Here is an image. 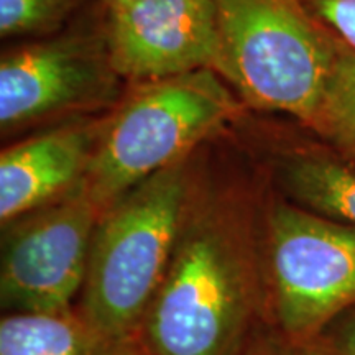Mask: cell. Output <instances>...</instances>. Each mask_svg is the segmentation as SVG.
I'll list each match as a JSON object with an SVG mask.
<instances>
[{"label": "cell", "mask_w": 355, "mask_h": 355, "mask_svg": "<svg viewBox=\"0 0 355 355\" xmlns=\"http://www.w3.org/2000/svg\"><path fill=\"white\" fill-rule=\"evenodd\" d=\"M220 30L217 73L248 112L279 114L308 127L339 42L301 0H214Z\"/></svg>", "instance_id": "277c9868"}, {"label": "cell", "mask_w": 355, "mask_h": 355, "mask_svg": "<svg viewBox=\"0 0 355 355\" xmlns=\"http://www.w3.org/2000/svg\"><path fill=\"white\" fill-rule=\"evenodd\" d=\"M301 3L332 38L355 51V0H301Z\"/></svg>", "instance_id": "5bb4252c"}, {"label": "cell", "mask_w": 355, "mask_h": 355, "mask_svg": "<svg viewBox=\"0 0 355 355\" xmlns=\"http://www.w3.org/2000/svg\"><path fill=\"white\" fill-rule=\"evenodd\" d=\"M300 355H331L326 349L322 347L318 340L308 343L304 345H300Z\"/></svg>", "instance_id": "2e32d148"}, {"label": "cell", "mask_w": 355, "mask_h": 355, "mask_svg": "<svg viewBox=\"0 0 355 355\" xmlns=\"http://www.w3.org/2000/svg\"><path fill=\"white\" fill-rule=\"evenodd\" d=\"M102 216L84 184L20 217L2 255L0 293L21 313H63L87 273L89 252Z\"/></svg>", "instance_id": "52a82bcc"}, {"label": "cell", "mask_w": 355, "mask_h": 355, "mask_svg": "<svg viewBox=\"0 0 355 355\" xmlns=\"http://www.w3.org/2000/svg\"><path fill=\"white\" fill-rule=\"evenodd\" d=\"M248 206L193 178L175 252L146 313L158 355H230L254 296Z\"/></svg>", "instance_id": "6da1fadb"}, {"label": "cell", "mask_w": 355, "mask_h": 355, "mask_svg": "<svg viewBox=\"0 0 355 355\" xmlns=\"http://www.w3.org/2000/svg\"><path fill=\"white\" fill-rule=\"evenodd\" d=\"M104 115L56 123L0 153V220H19L68 196L86 178Z\"/></svg>", "instance_id": "9c48e42d"}, {"label": "cell", "mask_w": 355, "mask_h": 355, "mask_svg": "<svg viewBox=\"0 0 355 355\" xmlns=\"http://www.w3.org/2000/svg\"><path fill=\"white\" fill-rule=\"evenodd\" d=\"M272 170L288 201L355 225V166L313 132L279 141Z\"/></svg>", "instance_id": "30bf717a"}, {"label": "cell", "mask_w": 355, "mask_h": 355, "mask_svg": "<svg viewBox=\"0 0 355 355\" xmlns=\"http://www.w3.org/2000/svg\"><path fill=\"white\" fill-rule=\"evenodd\" d=\"M193 178L189 155L101 216L84 279L86 321L101 340L122 339L148 313L183 227Z\"/></svg>", "instance_id": "3957f363"}, {"label": "cell", "mask_w": 355, "mask_h": 355, "mask_svg": "<svg viewBox=\"0 0 355 355\" xmlns=\"http://www.w3.org/2000/svg\"><path fill=\"white\" fill-rule=\"evenodd\" d=\"M97 339L63 313H21L2 319L0 355H94Z\"/></svg>", "instance_id": "8fae6325"}, {"label": "cell", "mask_w": 355, "mask_h": 355, "mask_svg": "<svg viewBox=\"0 0 355 355\" xmlns=\"http://www.w3.org/2000/svg\"><path fill=\"white\" fill-rule=\"evenodd\" d=\"M275 313L304 345L355 306V225L277 199L266 211Z\"/></svg>", "instance_id": "8992f818"}, {"label": "cell", "mask_w": 355, "mask_h": 355, "mask_svg": "<svg viewBox=\"0 0 355 355\" xmlns=\"http://www.w3.org/2000/svg\"><path fill=\"white\" fill-rule=\"evenodd\" d=\"M355 166V51L339 43L336 60L308 127Z\"/></svg>", "instance_id": "7c38bea8"}, {"label": "cell", "mask_w": 355, "mask_h": 355, "mask_svg": "<svg viewBox=\"0 0 355 355\" xmlns=\"http://www.w3.org/2000/svg\"><path fill=\"white\" fill-rule=\"evenodd\" d=\"M125 89L110 61L99 0L68 28L3 50L2 135L107 114Z\"/></svg>", "instance_id": "5b68a950"}, {"label": "cell", "mask_w": 355, "mask_h": 355, "mask_svg": "<svg viewBox=\"0 0 355 355\" xmlns=\"http://www.w3.org/2000/svg\"><path fill=\"white\" fill-rule=\"evenodd\" d=\"M99 0H0L2 40H37L73 25Z\"/></svg>", "instance_id": "4fadbf2b"}, {"label": "cell", "mask_w": 355, "mask_h": 355, "mask_svg": "<svg viewBox=\"0 0 355 355\" xmlns=\"http://www.w3.org/2000/svg\"><path fill=\"white\" fill-rule=\"evenodd\" d=\"M104 25L110 61L127 84L219 69L214 0H139L104 8Z\"/></svg>", "instance_id": "ba28073f"}, {"label": "cell", "mask_w": 355, "mask_h": 355, "mask_svg": "<svg viewBox=\"0 0 355 355\" xmlns=\"http://www.w3.org/2000/svg\"><path fill=\"white\" fill-rule=\"evenodd\" d=\"M248 114L214 69L127 84L104 123L83 184L104 214L127 191Z\"/></svg>", "instance_id": "7a4b0ae2"}, {"label": "cell", "mask_w": 355, "mask_h": 355, "mask_svg": "<svg viewBox=\"0 0 355 355\" xmlns=\"http://www.w3.org/2000/svg\"><path fill=\"white\" fill-rule=\"evenodd\" d=\"M314 340L331 355H355V306L336 318Z\"/></svg>", "instance_id": "9a60e30c"}, {"label": "cell", "mask_w": 355, "mask_h": 355, "mask_svg": "<svg viewBox=\"0 0 355 355\" xmlns=\"http://www.w3.org/2000/svg\"><path fill=\"white\" fill-rule=\"evenodd\" d=\"M132 2H139V0H101L102 7L104 8L122 7V6H127V3H132Z\"/></svg>", "instance_id": "e0dca14e"}]
</instances>
